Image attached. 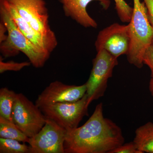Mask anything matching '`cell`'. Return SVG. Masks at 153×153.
<instances>
[{"instance_id":"3","label":"cell","mask_w":153,"mask_h":153,"mask_svg":"<svg viewBox=\"0 0 153 153\" xmlns=\"http://www.w3.org/2000/svg\"><path fill=\"white\" fill-rule=\"evenodd\" d=\"M0 18L7 29L8 40L11 44L25 54L34 67H43L51 54L33 44L20 31L12 18L7 0H0Z\"/></svg>"},{"instance_id":"22","label":"cell","mask_w":153,"mask_h":153,"mask_svg":"<svg viewBox=\"0 0 153 153\" xmlns=\"http://www.w3.org/2000/svg\"><path fill=\"white\" fill-rule=\"evenodd\" d=\"M146 8L149 22L153 28V0H143Z\"/></svg>"},{"instance_id":"13","label":"cell","mask_w":153,"mask_h":153,"mask_svg":"<svg viewBox=\"0 0 153 153\" xmlns=\"http://www.w3.org/2000/svg\"><path fill=\"white\" fill-rule=\"evenodd\" d=\"M133 140L141 153H153V123L149 122L138 128Z\"/></svg>"},{"instance_id":"6","label":"cell","mask_w":153,"mask_h":153,"mask_svg":"<svg viewBox=\"0 0 153 153\" xmlns=\"http://www.w3.org/2000/svg\"><path fill=\"white\" fill-rule=\"evenodd\" d=\"M89 104L87 94L74 102H58L39 107L47 118L52 120L67 131L78 127L85 116L88 115Z\"/></svg>"},{"instance_id":"23","label":"cell","mask_w":153,"mask_h":153,"mask_svg":"<svg viewBox=\"0 0 153 153\" xmlns=\"http://www.w3.org/2000/svg\"><path fill=\"white\" fill-rule=\"evenodd\" d=\"M7 32V29L4 22L1 21L0 22V43L7 40L8 38V34L6 35Z\"/></svg>"},{"instance_id":"9","label":"cell","mask_w":153,"mask_h":153,"mask_svg":"<svg viewBox=\"0 0 153 153\" xmlns=\"http://www.w3.org/2000/svg\"><path fill=\"white\" fill-rule=\"evenodd\" d=\"M128 25L114 23L101 30L97 35L95 46L96 51L103 49L117 58L127 54L130 46Z\"/></svg>"},{"instance_id":"16","label":"cell","mask_w":153,"mask_h":153,"mask_svg":"<svg viewBox=\"0 0 153 153\" xmlns=\"http://www.w3.org/2000/svg\"><path fill=\"white\" fill-rule=\"evenodd\" d=\"M0 153H30V147L17 140L1 137Z\"/></svg>"},{"instance_id":"20","label":"cell","mask_w":153,"mask_h":153,"mask_svg":"<svg viewBox=\"0 0 153 153\" xmlns=\"http://www.w3.org/2000/svg\"><path fill=\"white\" fill-rule=\"evenodd\" d=\"M110 153H141L137 149L136 145L131 142L123 144L111 151Z\"/></svg>"},{"instance_id":"2","label":"cell","mask_w":153,"mask_h":153,"mask_svg":"<svg viewBox=\"0 0 153 153\" xmlns=\"http://www.w3.org/2000/svg\"><path fill=\"white\" fill-rule=\"evenodd\" d=\"M133 11L128 24L131 38L130 46L127 59L129 63L138 68L143 65V58L147 49L152 44L153 28L147 15L144 2L133 0Z\"/></svg>"},{"instance_id":"25","label":"cell","mask_w":153,"mask_h":153,"mask_svg":"<svg viewBox=\"0 0 153 153\" xmlns=\"http://www.w3.org/2000/svg\"><path fill=\"white\" fill-rule=\"evenodd\" d=\"M152 44H153V38L152 40Z\"/></svg>"},{"instance_id":"15","label":"cell","mask_w":153,"mask_h":153,"mask_svg":"<svg viewBox=\"0 0 153 153\" xmlns=\"http://www.w3.org/2000/svg\"><path fill=\"white\" fill-rule=\"evenodd\" d=\"M16 94L6 87L0 89V117L10 121H13L12 111Z\"/></svg>"},{"instance_id":"11","label":"cell","mask_w":153,"mask_h":153,"mask_svg":"<svg viewBox=\"0 0 153 153\" xmlns=\"http://www.w3.org/2000/svg\"><path fill=\"white\" fill-rule=\"evenodd\" d=\"M94 1L99 2L105 10L110 5V0H59L66 16L70 17L84 27L96 29L97 23L87 11L88 5Z\"/></svg>"},{"instance_id":"7","label":"cell","mask_w":153,"mask_h":153,"mask_svg":"<svg viewBox=\"0 0 153 153\" xmlns=\"http://www.w3.org/2000/svg\"><path fill=\"white\" fill-rule=\"evenodd\" d=\"M12 117L14 123L29 138L38 133L47 120L40 108L22 93L16 94Z\"/></svg>"},{"instance_id":"12","label":"cell","mask_w":153,"mask_h":153,"mask_svg":"<svg viewBox=\"0 0 153 153\" xmlns=\"http://www.w3.org/2000/svg\"><path fill=\"white\" fill-rule=\"evenodd\" d=\"M8 4L12 18L20 31L33 44L51 54L55 48L44 36L32 27L25 19H23L16 9L9 4L8 3Z\"/></svg>"},{"instance_id":"14","label":"cell","mask_w":153,"mask_h":153,"mask_svg":"<svg viewBox=\"0 0 153 153\" xmlns=\"http://www.w3.org/2000/svg\"><path fill=\"white\" fill-rule=\"evenodd\" d=\"M0 137L27 143L29 142L30 140V138L26 135L13 122L1 117H0Z\"/></svg>"},{"instance_id":"10","label":"cell","mask_w":153,"mask_h":153,"mask_svg":"<svg viewBox=\"0 0 153 153\" xmlns=\"http://www.w3.org/2000/svg\"><path fill=\"white\" fill-rule=\"evenodd\" d=\"M86 85H68L60 81L51 82L39 95L36 101L38 108L58 102H74L85 95Z\"/></svg>"},{"instance_id":"24","label":"cell","mask_w":153,"mask_h":153,"mask_svg":"<svg viewBox=\"0 0 153 153\" xmlns=\"http://www.w3.org/2000/svg\"><path fill=\"white\" fill-rule=\"evenodd\" d=\"M149 89L151 94L153 97V75L151 76V78L149 84Z\"/></svg>"},{"instance_id":"4","label":"cell","mask_w":153,"mask_h":153,"mask_svg":"<svg viewBox=\"0 0 153 153\" xmlns=\"http://www.w3.org/2000/svg\"><path fill=\"white\" fill-rule=\"evenodd\" d=\"M19 15L49 41L55 49L57 41L49 24V15L44 0H7Z\"/></svg>"},{"instance_id":"5","label":"cell","mask_w":153,"mask_h":153,"mask_svg":"<svg viewBox=\"0 0 153 153\" xmlns=\"http://www.w3.org/2000/svg\"><path fill=\"white\" fill-rule=\"evenodd\" d=\"M97 52L90 76L85 83L86 94L90 104L104 95L108 79L112 76L114 68L118 64V58L105 49H100Z\"/></svg>"},{"instance_id":"18","label":"cell","mask_w":153,"mask_h":153,"mask_svg":"<svg viewBox=\"0 0 153 153\" xmlns=\"http://www.w3.org/2000/svg\"><path fill=\"white\" fill-rule=\"evenodd\" d=\"M30 62L17 63L13 61L4 62L1 56L0 57V73L3 74L7 71H19L25 67L30 66Z\"/></svg>"},{"instance_id":"17","label":"cell","mask_w":153,"mask_h":153,"mask_svg":"<svg viewBox=\"0 0 153 153\" xmlns=\"http://www.w3.org/2000/svg\"><path fill=\"white\" fill-rule=\"evenodd\" d=\"M118 16L122 22L129 23L131 20L133 7H131L125 0H114Z\"/></svg>"},{"instance_id":"8","label":"cell","mask_w":153,"mask_h":153,"mask_svg":"<svg viewBox=\"0 0 153 153\" xmlns=\"http://www.w3.org/2000/svg\"><path fill=\"white\" fill-rule=\"evenodd\" d=\"M67 131L52 120L38 133L30 138V153H65L64 143Z\"/></svg>"},{"instance_id":"1","label":"cell","mask_w":153,"mask_h":153,"mask_svg":"<svg viewBox=\"0 0 153 153\" xmlns=\"http://www.w3.org/2000/svg\"><path fill=\"white\" fill-rule=\"evenodd\" d=\"M120 128L104 117L103 105L96 107L84 124L68 131L64 143L65 153H110L124 143Z\"/></svg>"},{"instance_id":"21","label":"cell","mask_w":153,"mask_h":153,"mask_svg":"<svg viewBox=\"0 0 153 153\" xmlns=\"http://www.w3.org/2000/svg\"><path fill=\"white\" fill-rule=\"evenodd\" d=\"M144 64H146L150 69L151 76L153 75V44H151L145 52L143 58Z\"/></svg>"},{"instance_id":"19","label":"cell","mask_w":153,"mask_h":153,"mask_svg":"<svg viewBox=\"0 0 153 153\" xmlns=\"http://www.w3.org/2000/svg\"><path fill=\"white\" fill-rule=\"evenodd\" d=\"M0 51L3 56L5 57L17 56L20 52L11 44L8 38L5 41L0 43Z\"/></svg>"}]
</instances>
